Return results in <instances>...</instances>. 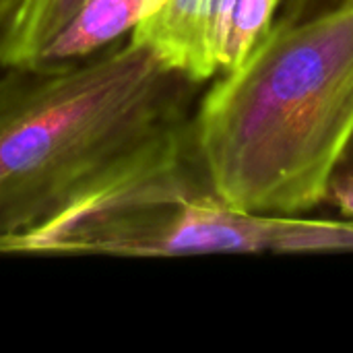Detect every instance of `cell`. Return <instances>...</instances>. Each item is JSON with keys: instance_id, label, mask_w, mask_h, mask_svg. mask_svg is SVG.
Wrapping results in <instances>:
<instances>
[{"instance_id": "cell-1", "label": "cell", "mask_w": 353, "mask_h": 353, "mask_svg": "<svg viewBox=\"0 0 353 353\" xmlns=\"http://www.w3.org/2000/svg\"><path fill=\"white\" fill-rule=\"evenodd\" d=\"M190 134L219 201L271 215L325 203L353 141V0L275 19L203 95Z\"/></svg>"}, {"instance_id": "cell-2", "label": "cell", "mask_w": 353, "mask_h": 353, "mask_svg": "<svg viewBox=\"0 0 353 353\" xmlns=\"http://www.w3.org/2000/svg\"><path fill=\"white\" fill-rule=\"evenodd\" d=\"M196 87L130 37L66 64L4 68L0 238L50 221L186 122Z\"/></svg>"}, {"instance_id": "cell-3", "label": "cell", "mask_w": 353, "mask_h": 353, "mask_svg": "<svg viewBox=\"0 0 353 353\" xmlns=\"http://www.w3.org/2000/svg\"><path fill=\"white\" fill-rule=\"evenodd\" d=\"M205 194L213 190L188 118L143 145L50 221L0 238V254L161 256L176 209Z\"/></svg>"}, {"instance_id": "cell-4", "label": "cell", "mask_w": 353, "mask_h": 353, "mask_svg": "<svg viewBox=\"0 0 353 353\" xmlns=\"http://www.w3.org/2000/svg\"><path fill=\"white\" fill-rule=\"evenodd\" d=\"M228 0H168L139 23L130 39L194 83L221 72Z\"/></svg>"}, {"instance_id": "cell-5", "label": "cell", "mask_w": 353, "mask_h": 353, "mask_svg": "<svg viewBox=\"0 0 353 353\" xmlns=\"http://www.w3.org/2000/svg\"><path fill=\"white\" fill-rule=\"evenodd\" d=\"M168 0H83L68 25L46 48L35 66L89 58L120 41Z\"/></svg>"}, {"instance_id": "cell-6", "label": "cell", "mask_w": 353, "mask_h": 353, "mask_svg": "<svg viewBox=\"0 0 353 353\" xmlns=\"http://www.w3.org/2000/svg\"><path fill=\"white\" fill-rule=\"evenodd\" d=\"M83 0H21L0 29V66H35Z\"/></svg>"}, {"instance_id": "cell-7", "label": "cell", "mask_w": 353, "mask_h": 353, "mask_svg": "<svg viewBox=\"0 0 353 353\" xmlns=\"http://www.w3.org/2000/svg\"><path fill=\"white\" fill-rule=\"evenodd\" d=\"M283 0H228L221 72L238 66L275 23Z\"/></svg>"}, {"instance_id": "cell-8", "label": "cell", "mask_w": 353, "mask_h": 353, "mask_svg": "<svg viewBox=\"0 0 353 353\" xmlns=\"http://www.w3.org/2000/svg\"><path fill=\"white\" fill-rule=\"evenodd\" d=\"M327 201L335 203L345 217L353 219V141L331 178Z\"/></svg>"}, {"instance_id": "cell-9", "label": "cell", "mask_w": 353, "mask_h": 353, "mask_svg": "<svg viewBox=\"0 0 353 353\" xmlns=\"http://www.w3.org/2000/svg\"><path fill=\"white\" fill-rule=\"evenodd\" d=\"M329 2H333V0H283L281 19H290V21L304 19V17L312 14L314 10L327 6Z\"/></svg>"}, {"instance_id": "cell-10", "label": "cell", "mask_w": 353, "mask_h": 353, "mask_svg": "<svg viewBox=\"0 0 353 353\" xmlns=\"http://www.w3.org/2000/svg\"><path fill=\"white\" fill-rule=\"evenodd\" d=\"M21 0H0V29L10 21L14 10L19 8Z\"/></svg>"}]
</instances>
